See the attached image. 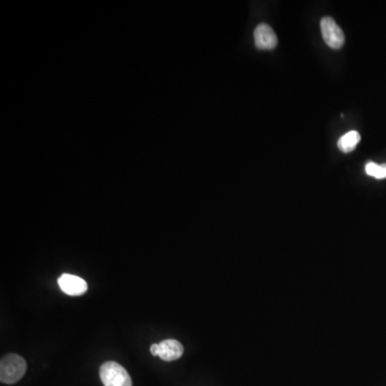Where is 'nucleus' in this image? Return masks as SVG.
I'll list each match as a JSON object with an SVG mask.
<instances>
[{"mask_svg": "<svg viewBox=\"0 0 386 386\" xmlns=\"http://www.w3.org/2000/svg\"><path fill=\"white\" fill-rule=\"evenodd\" d=\"M159 351H160V350H159V343H154V345L150 347V352H152V354H153L154 357H159Z\"/></svg>", "mask_w": 386, "mask_h": 386, "instance_id": "1a4fd4ad", "label": "nucleus"}, {"mask_svg": "<svg viewBox=\"0 0 386 386\" xmlns=\"http://www.w3.org/2000/svg\"><path fill=\"white\" fill-rule=\"evenodd\" d=\"M359 141H361L359 133L357 131H350L339 138L338 147L343 153H351L359 145Z\"/></svg>", "mask_w": 386, "mask_h": 386, "instance_id": "0eeeda50", "label": "nucleus"}, {"mask_svg": "<svg viewBox=\"0 0 386 386\" xmlns=\"http://www.w3.org/2000/svg\"><path fill=\"white\" fill-rule=\"evenodd\" d=\"M254 43L258 49H273L278 45V38L273 28L266 23L256 26L254 32Z\"/></svg>", "mask_w": 386, "mask_h": 386, "instance_id": "20e7f679", "label": "nucleus"}, {"mask_svg": "<svg viewBox=\"0 0 386 386\" xmlns=\"http://www.w3.org/2000/svg\"><path fill=\"white\" fill-rule=\"evenodd\" d=\"M100 379L104 386H132L128 372L116 362H106L100 367Z\"/></svg>", "mask_w": 386, "mask_h": 386, "instance_id": "f03ea898", "label": "nucleus"}, {"mask_svg": "<svg viewBox=\"0 0 386 386\" xmlns=\"http://www.w3.org/2000/svg\"><path fill=\"white\" fill-rule=\"evenodd\" d=\"M159 357L165 362H173L184 354V347L178 340L165 339L159 343Z\"/></svg>", "mask_w": 386, "mask_h": 386, "instance_id": "423d86ee", "label": "nucleus"}, {"mask_svg": "<svg viewBox=\"0 0 386 386\" xmlns=\"http://www.w3.org/2000/svg\"><path fill=\"white\" fill-rule=\"evenodd\" d=\"M321 32L325 43L332 49H339L345 45V34L330 16H325L321 20Z\"/></svg>", "mask_w": 386, "mask_h": 386, "instance_id": "7ed1b4c3", "label": "nucleus"}, {"mask_svg": "<svg viewBox=\"0 0 386 386\" xmlns=\"http://www.w3.org/2000/svg\"><path fill=\"white\" fill-rule=\"evenodd\" d=\"M58 285L62 292L70 296L83 295L88 288L86 281L71 274H62L58 279Z\"/></svg>", "mask_w": 386, "mask_h": 386, "instance_id": "39448f33", "label": "nucleus"}, {"mask_svg": "<svg viewBox=\"0 0 386 386\" xmlns=\"http://www.w3.org/2000/svg\"><path fill=\"white\" fill-rule=\"evenodd\" d=\"M367 174L376 180H384L386 178V165H376L374 162H368L365 167Z\"/></svg>", "mask_w": 386, "mask_h": 386, "instance_id": "6e6552de", "label": "nucleus"}, {"mask_svg": "<svg viewBox=\"0 0 386 386\" xmlns=\"http://www.w3.org/2000/svg\"><path fill=\"white\" fill-rule=\"evenodd\" d=\"M26 368V362L20 355H5L0 363V380L5 384L16 383L24 376Z\"/></svg>", "mask_w": 386, "mask_h": 386, "instance_id": "f257e3e1", "label": "nucleus"}]
</instances>
